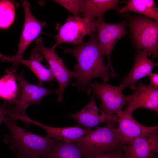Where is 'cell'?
Listing matches in <instances>:
<instances>
[{"label": "cell", "mask_w": 158, "mask_h": 158, "mask_svg": "<svg viewBox=\"0 0 158 158\" xmlns=\"http://www.w3.org/2000/svg\"><path fill=\"white\" fill-rule=\"evenodd\" d=\"M89 35L90 39L87 42L73 48H66L64 51L66 53L73 54L78 62L74 70L77 74L76 80L71 84L87 94L90 92L87 86L92 79L100 77L104 82H106L117 76L109 72V68L105 65L97 35L92 33Z\"/></svg>", "instance_id": "1"}, {"label": "cell", "mask_w": 158, "mask_h": 158, "mask_svg": "<svg viewBox=\"0 0 158 158\" xmlns=\"http://www.w3.org/2000/svg\"><path fill=\"white\" fill-rule=\"evenodd\" d=\"M2 122L8 126L9 134L4 138L5 143L17 154L25 156L38 155L48 158L55 144L60 140L32 133L18 126L13 120L5 117Z\"/></svg>", "instance_id": "2"}, {"label": "cell", "mask_w": 158, "mask_h": 158, "mask_svg": "<svg viewBox=\"0 0 158 158\" xmlns=\"http://www.w3.org/2000/svg\"><path fill=\"white\" fill-rule=\"evenodd\" d=\"M72 142L79 148L84 158L120 152L123 145L112 122L107 123L104 127H97L89 133Z\"/></svg>", "instance_id": "3"}, {"label": "cell", "mask_w": 158, "mask_h": 158, "mask_svg": "<svg viewBox=\"0 0 158 158\" xmlns=\"http://www.w3.org/2000/svg\"><path fill=\"white\" fill-rule=\"evenodd\" d=\"M41 37L37 38L35 41L36 46L32 51L41 54L47 61L54 78L58 83L59 88L56 90L59 95L57 101L61 102L63 100V94L71 79L76 78L77 74L74 70L71 71L65 66L63 60L57 54L55 49L45 47L42 44Z\"/></svg>", "instance_id": "4"}, {"label": "cell", "mask_w": 158, "mask_h": 158, "mask_svg": "<svg viewBox=\"0 0 158 158\" xmlns=\"http://www.w3.org/2000/svg\"><path fill=\"white\" fill-rule=\"evenodd\" d=\"M132 35L138 47L158 56V22L142 16L132 18L130 22Z\"/></svg>", "instance_id": "5"}, {"label": "cell", "mask_w": 158, "mask_h": 158, "mask_svg": "<svg viewBox=\"0 0 158 158\" xmlns=\"http://www.w3.org/2000/svg\"><path fill=\"white\" fill-rule=\"evenodd\" d=\"M96 29L92 21L81 17L69 16L55 36L56 42L52 47L55 49L64 43L80 45L84 43V37L94 33Z\"/></svg>", "instance_id": "6"}, {"label": "cell", "mask_w": 158, "mask_h": 158, "mask_svg": "<svg viewBox=\"0 0 158 158\" xmlns=\"http://www.w3.org/2000/svg\"><path fill=\"white\" fill-rule=\"evenodd\" d=\"M15 77L20 88V93L13 107L8 105L12 111L18 114H25L27 108L36 103H39L44 97L53 93H57L56 90H52L45 87L43 84L35 85L30 83L24 78L23 72L15 74Z\"/></svg>", "instance_id": "7"}, {"label": "cell", "mask_w": 158, "mask_h": 158, "mask_svg": "<svg viewBox=\"0 0 158 158\" xmlns=\"http://www.w3.org/2000/svg\"><path fill=\"white\" fill-rule=\"evenodd\" d=\"M92 21L97 30V37L99 48L103 55H106L107 58V66L110 68L112 73L115 74L111 63V54L117 42L126 33V23L123 22L112 24L97 20Z\"/></svg>", "instance_id": "8"}, {"label": "cell", "mask_w": 158, "mask_h": 158, "mask_svg": "<svg viewBox=\"0 0 158 158\" xmlns=\"http://www.w3.org/2000/svg\"><path fill=\"white\" fill-rule=\"evenodd\" d=\"M89 86L92 88L94 95L101 100V109L107 114H116L126 104V97L119 86L97 82L90 83Z\"/></svg>", "instance_id": "9"}, {"label": "cell", "mask_w": 158, "mask_h": 158, "mask_svg": "<svg viewBox=\"0 0 158 158\" xmlns=\"http://www.w3.org/2000/svg\"><path fill=\"white\" fill-rule=\"evenodd\" d=\"M22 4L25 12L24 23L17 51L13 56H8L12 59L22 58L23 54L29 45L40 34L44 33L42 29L47 25L46 22L40 21L32 14L30 3L27 1H23Z\"/></svg>", "instance_id": "10"}, {"label": "cell", "mask_w": 158, "mask_h": 158, "mask_svg": "<svg viewBox=\"0 0 158 158\" xmlns=\"http://www.w3.org/2000/svg\"><path fill=\"white\" fill-rule=\"evenodd\" d=\"M116 115L118 117L116 133L123 145H128L136 138L158 129V126H147L138 122L132 114L121 110Z\"/></svg>", "instance_id": "11"}, {"label": "cell", "mask_w": 158, "mask_h": 158, "mask_svg": "<svg viewBox=\"0 0 158 158\" xmlns=\"http://www.w3.org/2000/svg\"><path fill=\"white\" fill-rule=\"evenodd\" d=\"M135 90L132 94L126 97L127 107L124 111L132 114L137 108H143L151 109L158 114V88L143 84L140 81Z\"/></svg>", "instance_id": "12"}, {"label": "cell", "mask_w": 158, "mask_h": 158, "mask_svg": "<svg viewBox=\"0 0 158 158\" xmlns=\"http://www.w3.org/2000/svg\"><path fill=\"white\" fill-rule=\"evenodd\" d=\"M121 149L128 158H149L158 152V129L137 137Z\"/></svg>", "instance_id": "13"}, {"label": "cell", "mask_w": 158, "mask_h": 158, "mask_svg": "<svg viewBox=\"0 0 158 158\" xmlns=\"http://www.w3.org/2000/svg\"><path fill=\"white\" fill-rule=\"evenodd\" d=\"M68 116L76 120L79 125L89 130L101 123H113L117 122L118 120L116 114H107L98 108L94 96L91 97L88 103L81 110L69 114Z\"/></svg>", "instance_id": "14"}, {"label": "cell", "mask_w": 158, "mask_h": 158, "mask_svg": "<svg viewBox=\"0 0 158 158\" xmlns=\"http://www.w3.org/2000/svg\"><path fill=\"white\" fill-rule=\"evenodd\" d=\"M17 120L25 122L38 126L44 129L47 133L49 138L66 142H72L89 133L92 130L83 129L77 126L64 127H55L48 126L28 117L26 114H20L17 117Z\"/></svg>", "instance_id": "15"}, {"label": "cell", "mask_w": 158, "mask_h": 158, "mask_svg": "<svg viewBox=\"0 0 158 158\" xmlns=\"http://www.w3.org/2000/svg\"><path fill=\"white\" fill-rule=\"evenodd\" d=\"M150 54V53L145 50L140 51L138 53L135 58L132 68L119 86L122 90L127 87L135 90L137 82L152 72L153 68L157 64L152 59L148 58V56Z\"/></svg>", "instance_id": "16"}, {"label": "cell", "mask_w": 158, "mask_h": 158, "mask_svg": "<svg viewBox=\"0 0 158 158\" xmlns=\"http://www.w3.org/2000/svg\"><path fill=\"white\" fill-rule=\"evenodd\" d=\"M43 56L39 53L32 51L28 59L22 58L19 59H12L8 56L0 53V59L3 61H6L17 65L19 63L28 67L37 77L38 84H43L44 82H50L54 80L53 75L49 68L41 63L43 60Z\"/></svg>", "instance_id": "17"}, {"label": "cell", "mask_w": 158, "mask_h": 158, "mask_svg": "<svg viewBox=\"0 0 158 158\" xmlns=\"http://www.w3.org/2000/svg\"><path fill=\"white\" fill-rule=\"evenodd\" d=\"M119 2L117 0H84L81 16L92 21L95 20L104 21V13L115 8Z\"/></svg>", "instance_id": "18"}, {"label": "cell", "mask_w": 158, "mask_h": 158, "mask_svg": "<svg viewBox=\"0 0 158 158\" xmlns=\"http://www.w3.org/2000/svg\"><path fill=\"white\" fill-rule=\"evenodd\" d=\"M131 11L151 18L158 22V8L153 0H130L118 11V13Z\"/></svg>", "instance_id": "19"}, {"label": "cell", "mask_w": 158, "mask_h": 158, "mask_svg": "<svg viewBox=\"0 0 158 158\" xmlns=\"http://www.w3.org/2000/svg\"><path fill=\"white\" fill-rule=\"evenodd\" d=\"M14 70H8L7 74L0 79V97L7 102L17 101L18 87Z\"/></svg>", "instance_id": "20"}, {"label": "cell", "mask_w": 158, "mask_h": 158, "mask_svg": "<svg viewBox=\"0 0 158 158\" xmlns=\"http://www.w3.org/2000/svg\"><path fill=\"white\" fill-rule=\"evenodd\" d=\"M48 158H84L73 142L59 141L54 145Z\"/></svg>", "instance_id": "21"}, {"label": "cell", "mask_w": 158, "mask_h": 158, "mask_svg": "<svg viewBox=\"0 0 158 158\" xmlns=\"http://www.w3.org/2000/svg\"><path fill=\"white\" fill-rule=\"evenodd\" d=\"M71 12L74 16L81 17L83 12L84 0H54Z\"/></svg>", "instance_id": "22"}, {"label": "cell", "mask_w": 158, "mask_h": 158, "mask_svg": "<svg viewBox=\"0 0 158 158\" xmlns=\"http://www.w3.org/2000/svg\"><path fill=\"white\" fill-rule=\"evenodd\" d=\"M15 16L14 5L0 15V28H5L10 26L13 23Z\"/></svg>", "instance_id": "23"}, {"label": "cell", "mask_w": 158, "mask_h": 158, "mask_svg": "<svg viewBox=\"0 0 158 158\" xmlns=\"http://www.w3.org/2000/svg\"><path fill=\"white\" fill-rule=\"evenodd\" d=\"M148 76L150 78V85L154 88H158V74L152 72Z\"/></svg>", "instance_id": "24"}, {"label": "cell", "mask_w": 158, "mask_h": 158, "mask_svg": "<svg viewBox=\"0 0 158 158\" xmlns=\"http://www.w3.org/2000/svg\"><path fill=\"white\" fill-rule=\"evenodd\" d=\"M13 5V2L10 1H0V15Z\"/></svg>", "instance_id": "25"}, {"label": "cell", "mask_w": 158, "mask_h": 158, "mask_svg": "<svg viewBox=\"0 0 158 158\" xmlns=\"http://www.w3.org/2000/svg\"><path fill=\"white\" fill-rule=\"evenodd\" d=\"M7 103L6 102L4 101L2 104H0V123L2 122L5 116L6 115Z\"/></svg>", "instance_id": "26"}, {"label": "cell", "mask_w": 158, "mask_h": 158, "mask_svg": "<svg viewBox=\"0 0 158 158\" xmlns=\"http://www.w3.org/2000/svg\"><path fill=\"white\" fill-rule=\"evenodd\" d=\"M120 152L108 153L103 155L90 158H114L117 153Z\"/></svg>", "instance_id": "27"}, {"label": "cell", "mask_w": 158, "mask_h": 158, "mask_svg": "<svg viewBox=\"0 0 158 158\" xmlns=\"http://www.w3.org/2000/svg\"><path fill=\"white\" fill-rule=\"evenodd\" d=\"M15 158H48L47 157H42L38 155L31 156H25L21 154H17Z\"/></svg>", "instance_id": "28"}, {"label": "cell", "mask_w": 158, "mask_h": 158, "mask_svg": "<svg viewBox=\"0 0 158 158\" xmlns=\"http://www.w3.org/2000/svg\"><path fill=\"white\" fill-rule=\"evenodd\" d=\"M114 158H128L122 154L121 152H118Z\"/></svg>", "instance_id": "29"}, {"label": "cell", "mask_w": 158, "mask_h": 158, "mask_svg": "<svg viewBox=\"0 0 158 158\" xmlns=\"http://www.w3.org/2000/svg\"><path fill=\"white\" fill-rule=\"evenodd\" d=\"M156 154L157 153L154 154L149 158H158V156Z\"/></svg>", "instance_id": "30"}]
</instances>
